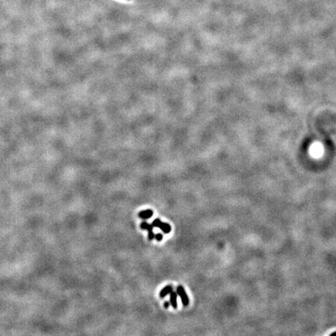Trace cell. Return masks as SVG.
<instances>
[{
	"mask_svg": "<svg viewBox=\"0 0 336 336\" xmlns=\"http://www.w3.org/2000/svg\"><path fill=\"white\" fill-rule=\"evenodd\" d=\"M152 225L153 227L160 228L164 233H169L171 230V226L169 223H164L160 219H156L152 221Z\"/></svg>",
	"mask_w": 336,
	"mask_h": 336,
	"instance_id": "cell-1",
	"label": "cell"
},
{
	"mask_svg": "<svg viewBox=\"0 0 336 336\" xmlns=\"http://www.w3.org/2000/svg\"><path fill=\"white\" fill-rule=\"evenodd\" d=\"M177 295L180 297V299H181V302H182L183 306H184V307H188L189 304L188 296L187 295L185 289H184V287L182 286L181 285H178V286L177 287Z\"/></svg>",
	"mask_w": 336,
	"mask_h": 336,
	"instance_id": "cell-2",
	"label": "cell"
},
{
	"mask_svg": "<svg viewBox=\"0 0 336 336\" xmlns=\"http://www.w3.org/2000/svg\"><path fill=\"white\" fill-rule=\"evenodd\" d=\"M141 226V229L143 230H146L148 231V239L149 241H152V240L155 238V234L153 233V226L152 224H149V223H146V222H143L140 225Z\"/></svg>",
	"mask_w": 336,
	"mask_h": 336,
	"instance_id": "cell-3",
	"label": "cell"
},
{
	"mask_svg": "<svg viewBox=\"0 0 336 336\" xmlns=\"http://www.w3.org/2000/svg\"><path fill=\"white\" fill-rule=\"evenodd\" d=\"M153 215V211L152 209H146L143 210L139 213L138 216L140 218L143 219V220H147V219L151 218Z\"/></svg>",
	"mask_w": 336,
	"mask_h": 336,
	"instance_id": "cell-4",
	"label": "cell"
},
{
	"mask_svg": "<svg viewBox=\"0 0 336 336\" xmlns=\"http://www.w3.org/2000/svg\"><path fill=\"white\" fill-rule=\"evenodd\" d=\"M173 291V286L171 285H166L164 289H162L160 293V298H164L165 297H167L168 294L171 293Z\"/></svg>",
	"mask_w": 336,
	"mask_h": 336,
	"instance_id": "cell-5",
	"label": "cell"
},
{
	"mask_svg": "<svg viewBox=\"0 0 336 336\" xmlns=\"http://www.w3.org/2000/svg\"><path fill=\"white\" fill-rule=\"evenodd\" d=\"M170 295H171V297H170V302H171V306L173 307V308L176 309L177 307V292H174V290H173L172 292L170 293Z\"/></svg>",
	"mask_w": 336,
	"mask_h": 336,
	"instance_id": "cell-6",
	"label": "cell"
},
{
	"mask_svg": "<svg viewBox=\"0 0 336 336\" xmlns=\"http://www.w3.org/2000/svg\"><path fill=\"white\" fill-rule=\"evenodd\" d=\"M163 238H164V236H163L162 233H156V234H155V239L157 241H161L163 240Z\"/></svg>",
	"mask_w": 336,
	"mask_h": 336,
	"instance_id": "cell-7",
	"label": "cell"
},
{
	"mask_svg": "<svg viewBox=\"0 0 336 336\" xmlns=\"http://www.w3.org/2000/svg\"><path fill=\"white\" fill-rule=\"evenodd\" d=\"M170 305H171V302H168V301H166L165 303H164V307H165L166 309H167L168 307H170Z\"/></svg>",
	"mask_w": 336,
	"mask_h": 336,
	"instance_id": "cell-8",
	"label": "cell"
}]
</instances>
